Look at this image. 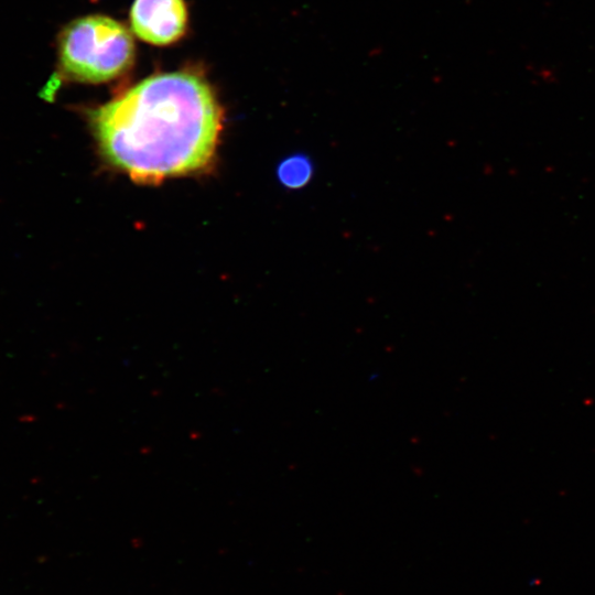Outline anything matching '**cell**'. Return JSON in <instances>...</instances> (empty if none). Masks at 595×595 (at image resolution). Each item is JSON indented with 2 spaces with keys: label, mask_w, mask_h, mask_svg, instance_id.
Returning <instances> with one entry per match:
<instances>
[{
  "label": "cell",
  "mask_w": 595,
  "mask_h": 595,
  "mask_svg": "<svg viewBox=\"0 0 595 595\" xmlns=\"http://www.w3.org/2000/svg\"><path fill=\"white\" fill-rule=\"evenodd\" d=\"M277 174L280 183L288 188H300L312 180L314 166L304 154H293L279 164Z\"/></svg>",
  "instance_id": "cell-4"
},
{
  "label": "cell",
  "mask_w": 595,
  "mask_h": 595,
  "mask_svg": "<svg viewBox=\"0 0 595 595\" xmlns=\"http://www.w3.org/2000/svg\"><path fill=\"white\" fill-rule=\"evenodd\" d=\"M88 118L104 156L138 183L206 167L223 128L214 90L191 72L144 78Z\"/></svg>",
  "instance_id": "cell-1"
},
{
  "label": "cell",
  "mask_w": 595,
  "mask_h": 595,
  "mask_svg": "<svg viewBox=\"0 0 595 595\" xmlns=\"http://www.w3.org/2000/svg\"><path fill=\"white\" fill-rule=\"evenodd\" d=\"M188 12L184 0H134L130 10L133 33L153 45L177 42L186 32Z\"/></svg>",
  "instance_id": "cell-3"
},
{
  "label": "cell",
  "mask_w": 595,
  "mask_h": 595,
  "mask_svg": "<svg viewBox=\"0 0 595 595\" xmlns=\"http://www.w3.org/2000/svg\"><path fill=\"white\" fill-rule=\"evenodd\" d=\"M134 42L117 20L90 14L73 20L58 37V64L69 79L105 83L126 73L133 64Z\"/></svg>",
  "instance_id": "cell-2"
}]
</instances>
